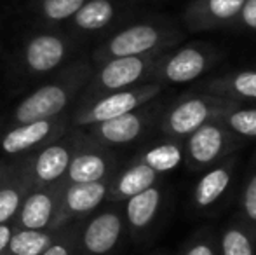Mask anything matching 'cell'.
<instances>
[{
    "label": "cell",
    "instance_id": "cell-1",
    "mask_svg": "<svg viewBox=\"0 0 256 255\" xmlns=\"http://www.w3.org/2000/svg\"><path fill=\"white\" fill-rule=\"evenodd\" d=\"M92 74V62L86 58L72 60L66 67L37 89L16 103L10 112V126L32 121L52 119L70 112V107L78 102Z\"/></svg>",
    "mask_w": 256,
    "mask_h": 255
},
{
    "label": "cell",
    "instance_id": "cell-2",
    "mask_svg": "<svg viewBox=\"0 0 256 255\" xmlns=\"http://www.w3.org/2000/svg\"><path fill=\"white\" fill-rule=\"evenodd\" d=\"M185 39V32L166 21H142L112 34L92 51V65L124 56H143L172 49Z\"/></svg>",
    "mask_w": 256,
    "mask_h": 255
},
{
    "label": "cell",
    "instance_id": "cell-3",
    "mask_svg": "<svg viewBox=\"0 0 256 255\" xmlns=\"http://www.w3.org/2000/svg\"><path fill=\"white\" fill-rule=\"evenodd\" d=\"M240 105L222 96L206 93H186L171 105H166L158 117L157 128L168 138L185 140L190 133L209 121H216L230 109Z\"/></svg>",
    "mask_w": 256,
    "mask_h": 255
},
{
    "label": "cell",
    "instance_id": "cell-4",
    "mask_svg": "<svg viewBox=\"0 0 256 255\" xmlns=\"http://www.w3.org/2000/svg\"><path fill=\"white\" fill-rule=\"evenodd\" d=\"M164 88L166 86L160 82L150 81L145 84L134 86V88L77 102L74 109L70 110L72 128L86 129L89 126H94V124L104 123V121L115 119L122 114L131 112V110L162 96Z\"/></svg>",
    "mask_w": 256,
    "mask_h": 255
},
{
    "label": "cell",
    "instance_id": "cell-5",
    "mask_svg": "<svg viewBox=\"0 0 256 255\" xmlns=\"http://www.w3.org/2000/svg\"><path fill=\"white\" fill-rule=\"evenodd\" d=\"M77 39L54 28L30 34L20 49V70L26 77H42L61 70L74 60Z\"/></svg>",
    "mask_w": 256,
    "mask_h": 255
},
{
    "label": "cell",
    "instance_id": "cell-6",
    "mask_svg": "<svg viewBox=\"0 0 256 255\" xmlns=\"http://www.w3.org/2000/svg\"><path fill=\"white\" fill-rule=\"evenodd\" d=\"M162 53L164 51L143 56H124V58H114L100 65H92L91 79L78 102L150 82V75Z\"/></svg>",
    "mask_w": 256,
    "mask_h": 255
},
{
    "label": "cell",
    "instance_id": "cell-7",
    "mask_svg": "<svg viewBox=\"0 0 256 255\" xmlns=\"http://www.w3.org/2000/svg\"><path fill=\"white\" fill-rule=\"evenodd\" d=\"M222 60V51L208 42H194L162 53L150 81L160 84H186L202 77Z\"/></svg>",
    "mask_w": 256,
    "mask_h": 255
},
{
    "label": "cell",
    "instance_id": "cell-8",
    "mask_svg": "<svg viewBox=\"0 0 256 255\" xmlns=\"http://www.w3.org/2000/svg\"><path fill=\"white\" fill-rule=\"evenodd\" d=\"M244 145L218 119L209 121L183 140V164L188 173H202Z\"/></svg>",
    "mask_w": 256,
    "mask_h": 255
},
{
    "label": "cell",
    "instance_id": "cell-9",
    "mask_svg": "<svg viewBox=\"0 0 256 255\" xmlns=\"http://www.w3.org/2000/svg\"><path fill=\"white\" fill-rule=\"evenodd\" d=\"M164 107L166 103L162 102V96H158L152 102L145 103V105L138 107L128 114H122L115 119L86 128L84 133L92 143L108 147V149L129 145L157 126Z\"/></svg>",
    "mask_w": 256,
    "mask_h": 255
},
{
    "label": "cell",
    "instance_id": "cell-10",
    "mask_svg": "<svg viewBox=\"0 0 256 255\" xmlns=\"http://www.w3.org/2000/svg\"><path fill=\"white\" fill-rule=\"evenodd\" d=\"M84 129L72 128L66 135L26 154V170L34 189L61 184L77 147L84 142Z\"/></svg>",
    "mask_w": 256,
    "mask_h": 255
},
{
    "label": "cell",
    "instance_id": "cell-11",
    "mask_svg": "<svg viewBox=\"0 0 256 255\" xmlns=\"http://www.w3.org/2000/svg\"><path fill=\"white\" fill-rule=\"evenodd\" d=\"M126 232L122 208H100L77 224L75 255H112L120 246Z\"/></svg>",
    "mask_w": 256,
    "mask_h": 255
},
{
    "label": "cell",
    "instance_id": "cell-12",
    "mask_svg": "<svg viewBox=\"0 0 256 255\" xmlns=\"http://www.w3.org/2000/svg\"><path fill=\"white\" fill-rule=\"evenodd\" d=\"M72 129L70 112L52 119L32 121L24 124H14L0 136V150L6 156L21 157L35 152L40 147L61 138Z\"/></svg>",
    "mask_w": 256,
    "mask_h": 255
},
{
    "label": "cell",
    "instance_id": "cell-13",
    "mask_svg": "<svg viewBox=\"0 0 256 255\" xmlns=\"http://www.w3.org/2000/svg\"><path fill=\"white\" fill-rule=\"evenodd\" d=\"M61 191L63 184L34 189L23 199L12 224L16 229H61Z\"/></svg>",
    "mask_w": 256,
    "mask_h": 255
},
{
    "label": "cell",
    "instance_id": "cell-14",
    "mask_svg": "<svg viewBox=\"0 0 256 255\" xmlns=\"http://www.w3.org/2000/svg\"><path fill=\"white\" fill-rule=\"evenodd\" d=\"M117 171V159L108 147L92 143L86 136L72 157L61 184H91L112 178Z\"/></svg>",
    "mask_w": 256,
    "mask_h": 255
},
{
    "label": "cell",
    "instance_id": "cell-15",
    "mask_svg": "<svg viewBox=\"0 0 256 255\" xmlns=\"http://www.w3.org/2000/svg\"><path fill=\"white\" fill-rule=\"evenodd\" d=\"M110 180L91 182V184L63 185L61 191V224L70 225L88 218L108 201Z\"/></svg>",
    "mask_w": 256,
    "mask_h": 255
},
{
    "label": "cell",
    "instance_id": "cell-16",
    "mask_svg": "<svg viewBox=\"0 0 256 255\" xmlns=\"http://www.w3.org/2000/svg\"><path fill=\"white\" fill-rule=\"evenodd\" d=\"M246 0H190L183 11L188 32H209L232 27Z\"/></svg>",
    "mask_w": 256,
    "mask_h": 255
},
{
    "label": "cell",
    "instance_id": "cell-17",
    "mask_svg": "<svg viewBox=\"0 0 256 255\" xmlns=\"http://www.w3.org/2000/svg\"><path fill=\"white\" fill-rule=\"evenodd\" d=\"M237 164H239V157L237 154H232L230 157L220 161L218 164L200 173V178L197 180L192 192V206L197 211L211 210L223 199L230 185L234 184Z\"/></svg>",
    "mask_w": 256,
    "mask_h": 255
},
{
    "label": "cell",
    "instance_id": "cell-18",
    "mask_svg": "<svg viewBox=\"0 0 256 255\" xmlns=\"http://www.w3.org/2000/svg\"><path fill=\"white\" fill-rule=\"evenodd\" d=\"M164 187L160 184H155L124 201L122 211H124L126 231L131 238H142L154 227L164 206Z\"/></svg>",
    "mask_w": 256,
    "mask_h": 255
},
{
    "label": "cell",
    "instance_id": "cell-19",
    "mask_svg": "<svg viewBox=\"0 0 256 255\" xmlns=\"http://www.w3.org/2000/svg\"><path fill=\"white\" fill-rule=\"evenodd\" d=\"M118 18L115 0H88L72 20L66 21V34L72 37H91L106 30Z\"/></svg>",
    "mask_w": 256,
    "mask_h": 255
},
{
    "label": "cell",
    "instance_id": "cell-20",
    "mask_svg": "<svg viewBox=\"0 0 256 255\" xmlns=\"http://www.w3.org/2000/svg\"><path fill=\"white\" fill-rule=\"evenodd\" d=\"M194 91L222 96L237 103L256 102V70H239L200 82Z\"/></svg>",
    "mask_w": 256,
    "mask_h": 255
},
{
    "label": "cell",
    "instance_id": "cell-21",
    "mask_svg": "<svg viewBox=\"0 0 256 255\" xmlns=\"http://www.w3.org/2000/svg\"><path fill=\"white\" fill-rule=\"evenodd\" d=\"M160 175L148 164L142 163L134 157L124 170L115 171L110 180V192H108V201L110 203H124L126 199L143 192L145 189L158 184Z\"/></svg>",
    "mask_w": 256,
    "mask_h": 255
},
{
    "label": "cell",
    "instance_id": "cell-22",
    "mask_svg": "<svg viewBox=\"0 0 256 255\" xmlns=\"http://www.w3.org/2000/svg\"><path fill=\"white\" fill-rule=\"evenodd\" d=\"M30 191L32 182L26 170V157H16L9 173L0 182V224L14 220L21 203Z\"/></svg>",
    "mask_w": 256,
    "mask_h": 255
},
{
    "label": "cell",
    "instance_id": "cell-23",
    "mask_svg": "<svg viewBox=\"0 0 256 255\" xmlns=\"http://www.w3.org/2000/svg\"><path fill=\"white\" fill-rule=\"evenodd\" d=\"M218 239V255H256L254 231L239 217L226 222Z\"/></svg>",
    "mask_w": 256,
    "mask_h": 255
},
{
    "label": "cell",
    "instance_id": "cell-24",
    "mask_svg": "<svg viewBox=\"0 0 256 255\" xmlns=\"http://www.w3.org/2000/svg\"><path fill=\"white\" fill-rule=\"evenodd\" d=\"M168 138V136H166ZM136 159L148 164L158 175L169 173L183 163V140L168 138L145 149L136 156Z\"/></svg>",
    "mask_w": 256,
    "mask_h": 255
},
{
    "label": "cell",
    "instance_id": "cell-25",
    "mask_svg": "<svg viewBox=\"0 0 256 255\" xmlns=\"http://www.w3.org/2000/svg\"><path fill=\"white\" fill-rule=\"evenodd\" d=\"M61 229H14L6 246L7 255H40L58 238Z\"/></svg>",
    "mask_w": 256,
    "mask_h": 255
},
{
    "label": "cell",
    "instance_id": "cell-26",
    "mask_svg": "<svg viewBox=\"0 0 256 255\" xmlns=\"http://www.w3.org/2000/svg\"><path fill=\"white\" fill-rule=\"evenodd\" d=\"M88 0H30L34 14L49 27L66 23Z\"/></svg>",
    "mask_w": 256,
    "mask_h": 255
},
{
    "label": "cell",
    "instance_id": "cell-27",
    "mask_svg": "<svg viewBox=\"0 0 256 255\" xmlns=\"http://www.w3.org/2000/svg\"><path fill=\"white\" fill-rule=\"evenodd\" d=\"M220 123L240 140H256V107H242V103L220 117Z\"/></svg>",
    "mask_w": 256,
    "mask_h": 255
},
{
    "label": "cell",
    "instance_id": "cell-28",
    "mask_svg": "<svg viewBox=\"0 0 256 255\" xmlns=\"http://www.w3.org/2000/svg\"><path fill=\"white\" fill-rule=\"evenodd\" d=\"M239 218L248 225H256V154L248 168L246 180L239 196Z\"/></svg>",
    "mask_w": 256,
    "mask_h": 255
},
{
    "label": "cell",
    "instance_id": "cell-29",
    "mask_svg": "<svg viewBox=\"0 0 256 255\" xmlns=\"http://www.w3.org/2000/svg\"><path fill=\"white\" fill-rule=\"evenodd\" d=\"M182 255H218V239L209 229H202L186 241Z\"/></svg>",
    "mask_w": 256,
    "mask_h": 255
},
{
    "label": "cell",
    "instance_id": "cell-30",
    "mask_svg": "<svg viewBox=\"0 0 256 255\" xmlns=\"http://www.w3.org/2000/svg\"><path fill=\"white\" fill-rule=\"evenodd\" d=\"M77 253V224L61 227L58 238L40 255H75Z\"/></svg>",
    "mask_w": 256,
    "mask_h": 255
},
{
    "label": "cell",
    "instance_id": "cell-31",
    "mask_svg": "<svg viewBox=\"0 0 256 255\" xmlns=\"http://www.w3.org/2000/svg\"><path fill=\"white\" fill-rule=\"evenodd\" d=\"M232 28L256 34V0H246L242 4L236 21L232 23Z\"/></svg>",
    "mask_w": 256,
    "mask_h": 255
},
{
    "label": "cell",
    "instance_id": "cell-32",
    "mask_svg": "<svg viewBox=\"0 0 256 255\" xmlns=\"http://www.w3.org/2000/svg\"><path fill=\"white\" fill-rule=\"evenodd\" d=\"M14 224L12 222H9V224H0V253L6 252V246L7 243H9L10 236H12L14 232Z\"/></svg>",
    "mask_w": 256,
    "mask_h": 255
},
{
    "label": "cell",
    "instance_id": "cell-33",
    "mask_svg": "<svg viewBox=\"0 0 256 255\" xmlns=\"http://www.w3.org/2000/svg\"><path fill=\"white\" fill-rule=\"evenodd\" d=\"M12 164H14V161H0V182H2L4 177L9 173V170L12 168Z\"/></svg>",
    "mask_w": 256,
    "mask_h": 255
},
{
    "label": "cell",
    "instance_id": "cell-34",
    "mask_svg": "<svg viewBox=\"0 0 256 255\" xmlns=\"http://www.w3.org/2000/svg\"><path fill=\"white\" fill-rule=\"evenodd\" d=\"M253 231H254V239H256V225H254V227H253Z\"/></svg>",
    "mask_w": 256,
    "mask_h": 255
},
{
    "label": "cell",
    "instance_id": "cell-35",
    "mask_svg": "<svg viewBox=\"0 0 256 255\" xmlns=\"http://www.w3.org/2000/svg\"><path fill=\"white\" fill-rule=\"evenodd\" d=\"M0 133H2V123H0Z\"/></svg>",
    "mask_w": 256,
    "mask_h": 255
},
{
    "label": "cell",
    "instance_id": "cell-36",
    "mask_svg": "<svg viewBox=\"0 0 256 255\" xmlns=\"http://www.w3.org/2000/svg\"><path fill=\"white\" fill-rule=\"evenodd\" d=\"M0 255H7V253H6V252H4V253H0Z\"/></svg>",
    "mask_w": 256,
    "mask_h": 255
},
{
    "label": "cell",
    "instance_id": "cell-37",
    "mask_svg": "<svg viewBox=\"0 0 256 255\" xmlns=\"http://www.w3.org/2000/svg\"><path fill=\"white\" fill-rule=\"evenodd\" d=\"M158 255H164V253H158Z\"/></svg>",
    "mask_w": 256,
    "mask_h": 255
}]
</instances>
